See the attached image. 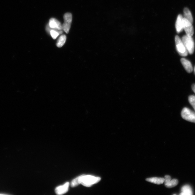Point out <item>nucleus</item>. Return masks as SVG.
<instances>
[{"label": "nucleus", "mask_w": 195, "mask_h": 195, "mask_svg": "<svg viewBox=\"0 0 195 195\" xmlns=\"http://www.w3.org/2000/svg\"><path fill=\"white\" fill-rule=\"evenodd\" d=\"M80 184L86 187H91L92 185L98 183L101 178L91 175H82L78 176Z\"/></svg>", "instance_id": "obj_1"}, {"label": "nucleus", "mask_w": 195, "mask_h": 195, "mask_svg": "<svg viewBox=\"0 0 195 195\" xmlns=\"http://www.w3.org/2000/svg\"><path fill=\"white\" fill-rule=\"evenodd\" d=\"M181 40L188 53L192 54L194 50V43L192 37L186 35L182 37Z\"/></svg>", "instance_id": "obj_2"}, {"label": "nucleus", "mask_w": 195, "mask_h": 195, "mask_svg": "<svg viewBox=\"0 0 195 195\" xmlns=\"http://www.w3.org/2000/svg\"><path fill=\"white\" fill-rule=\"evenodd\" d=\"M47 31H50V30H56L59 32L60 35L63 33L62 25L58 20L55 18H51L49 22L48 26H47Z\"/></svg>", "instance_id": "obj_3"}, {"label": "nucleus", "mask_w": 195, "mask_h": 195, "mask_svg": "<svg viewBox=\"0 0 195 195\" xmlns=\"http://www.w3.org/2000/svg\"><path fill=\"white\" fill-rule=\"evenodd\" d=\"M176 49L180 55L186 57L188 55V51L184 45L180 37L176 35L175 38Z\"/></svg>", "instance_id": "obj_4"}, {"label": "nucleus", "mask_w": 195, "mask_h": 195, "mask_svg": "<svg viewBox=\"0 0 195 195\" xmlns=\"http://www.w3.org/2000/svg\"><path fill=\"white\" fill-rule=\"evenodd\" d=\"M181 115L183 119L195 123V113L189 108H183L182 111Z\"/></svg>", "instance_id": "obj_5"}, {"label": "nucleus", "mask_w": 195, "mask_h": 195, "mask_svg": "<svg viewBox=\"0 0 195 195\" xmlns=\"http://www.w3.org/2000/svg\"><path fill=\"white\" fill-rule=\"evenodd\" d=\"M64 22L62 25L64 31L67 34L69 32L72 20V15L70 13H66L64 15Z\"/></svg>", "instance_id": "obj_6"}, {"label": "nucleus", "mask_w": 195, "mask_h": 195, "mask_svg": "<svg viewBox=\"0 0 195 195\" xmlns=\"http://www.w3.org/2000/svg\"><path fill=\"white\" fill-rule=\"evenodd\" d=\"M183 29L186 33L188 36L192 37L194 34V31L192 23L189 21L188 20L183 18Z\"/></svg>", "instance_id": "obj_7"}, {"label": "nucleus", "mask_w": 195, "mask_h": 195, "mask_svg": "<svg viewBox=\"0 0 195 195\" xmlns=\"http://www.w3.org/2000/svg\"><path fill=\"white\" fill-rule=\"evenodd\" d=\"M165 185L167 188H172L177 185L179 181L176 179L171 180V177L169 175H166L164 178Z\"/></svg>", "instance_id": "obj_8"}, {"label": "nucleus", "mask_w": 195, "mask_h": 195, "mask_svg": "<svg viewBox=\"0 0 195 195\" xmlns=\"http://www.w3.org/2000/svg\"><path fill=\"white\" fill-rule=\"evenodd\" d=\"M69 186V183L67 182L64 185L57 187L55 190L56 193L57 195H62L65 194L68 192Z\"/></svg>", "instance_id": "obj_9"}, {"label": "nucleus", "mask_w": 195, "mask_h": 195, "mask_svg": "<svg viewBox=\"0 0 195 195\" xmlns=\"http://www.w3.org/2000/svg\"><path fill=\"white\" fill-rule=\"evenodd\" d=\"M176 28L177 33L183 31V17L181 15H178L176 23Z\"/></svg>", "instance_id": "obj_10"}, {"label": "nucleus", "mask_w": 195, "mask_h": 195, "mask_svg": "<svg viewBox=\"0 0 195 195\" xmlns=\"http://www.w3.org/2000/svg\"><path fill=\"white\" fill-rule=\"evenodd\" d=\"M181 62L186 71L188 73H191L193 71L192 64L190 62L186 59L182 58L181 59Z\"/></svg>", "instance_id": "obj_11"}, {"label": "nucleus", "mask_w": 195, "mask_h": 195, "mask_svg": "<svg viewBox=\"0 0 195 195\" xmlns=\"http://www.w3.org/2000/svg\"><path fill=\"white\" fill-rule=\"evenodd\" d=\"M146 181L154 184L160 185L164 183V178L162 177H151L146 179Z\"/></svg>", "instance_id": "obj_12"}, {"label": "nucleus", "mask_w": 195, "mask_h": 195, "mask_svg": "<svg viewBox=\"0 0 195 195\" xmlns=\"http://www.w3.org/2000/svg\"><path fill=\"white\" fill-rule=\"evenodd\" d=\"M180 195H192L193 194L192 187L190 185H187L183 186L181 189Z\"/></svg>", "instance_id": "obj_13"}, {"label": "nucleus", "mask_w": 195, "mask_h": 195, "mask_svg": "<svg viewBox=\"0 0 195 195\" xmlns=\"http://www.w3.org/2000/svg\"><path fill=\"white\" fill-rule=\"evenodd\" d=\"M183 13H184V18L188 20L189 21L193 23V18L192 14L190 10L188 8H185L183 10Z\"/></svg>", "instance_id": "obj_14"}, {"label": "nucleus", "mask_w": 195, "mask_h": 195, "mask_svg": "<svg viewBox=\"0 0 195 195\" xmlns=\"http://www.w3.org/2000/svg\"><path fill=\"white\" fill-rule=\"evenodd\" d=\"M66 36L65 35H62L58 39L57 43V46L58 47L61 48L64 44L66 41Z\"/></svg>", "instance_id": "obj_15"}, {"label": "nucleus", "mask_w": 195, "mask_h": 195, "mask_svg": "<svg viewBox=\"0 0 195 195\" xmlns=\"http://www.w3.org/2000/svg\"><path fill=\"white\" fill-rule=\"evenodd\" d=\"M50 34L52 38L54 39H56L59 36V32L54 30H51L50 31Z\"/></svg>", "instance_id": "obj_16"}, {"label": "nucleus", "mask_w": 195, "mask_h": 195, "mask_svg": "<svg viewBox=\"0 0 195 195\" xmlns=\"http://www.w3.org/2000/svg\"><path fill=\"white\" fill-rule=\"evenodd\" d=\"M189 101L195 111V96L190 95L188 98Z\"/></svg>", "instance_id": "obj_17"}, {"label": "nucleus", "mask_w": 195, "mask_h": 195, "mask_svg": "<svg viewBox=\"0 0 195 195\" xmlns=\"http://www.w3.org/2000/svg\"><path fill=\"white\" fill-rule=\"evenodd\" d=\"M79 184H80V183L78 177L73 180L71 183V187H76Z\"/></svg>", "instance_id": "obj_18"}, {"label": "nucleus", "mask_w": 195, "mask_h": 195, "mask_svg": "<svg viewBox=\"0 0 195 195\" xmlns=\"http://www.w3.org/2000/svg\"><path fill=\"white\" fill-rule=\"evenodd\" d=\"M192 89L193 91L195 93V84H193L192 86Z\"/></svg>", "instance_id": "obj_19"}, {"label": "nucleus", "mask_w": 195, "mask_h": 195, "mask_svg": "<svg viewBox=\"0 0 195 195\" xmlns=\"http://www.w3.org/2000/svg\"><path fill=\"white\" fill-rule=\"evenodd\" d=\"M194 74H195V67H194Z\"/></svg>", "instance_id": "obj_20"}]
</instances>
